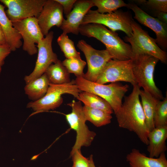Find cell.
Wrapping results in <instances>:
<instances>
[{"instance_id": "21", "label": "cell", "mask_w": 167, "mask_h": 167, "mask_svg": "<svg viewBox=\"0 0 167 167\" xmlns=\"http://www.w3.org/2000/svg\"><path fill=\"white\" fill-rule=\"evenodd\" d=\"M139 96L141 99V105L144 113L146 124L149 131L155 127L153 118L156 106L159 100L148 92L140 90Z\"/></svg>"}, {"instance_id": "27", "label": "cell", "mask_w": 167, "mask_h": 167, "mask_svg": "<svg viewBox=\"0 0 167 167\" xmlns=\"http://www.w3.org/2000/svg\"><path fill=\"white\" fill-rule=\"evenodd\" d=\"M154 124L155 127L167 126V94L162 100H159L154 113Z\"/></svg>"}, {"instance_id": "3", "label": "cell", "mask_w": 167, "mask_h": 167, "mask_svg": "<svg viewBox=\"0 0 167 167\" xmlns=\"http://www.w3.org/2000/svg\"><path fill=\"white\" fill-rule=\"evenodd\" d=\"M132 60L133 73L138 86L156 99L162 100L164 97L154 79L155 67L159 60L143 53L135 54Z\"/></svg>"}, {"instance_id": "24", "label": "cell", "mask_w": 167, "mask_h": 167, "mask_svg": "<svg viewBox=\"0 0 167 167\" xmlns=\"http://www.w3.org/2000/svg\"><path fill=\"white\" fill-rule=\"evenodd\" d=\"M83 111L86 121H88L96 126L106 125L111 122V114L101 110L84 105Z\"/></svg>"}, {"instance_id": "28", "label": "cell", "mask_w": 167, "mask_h": 167, "mask_svg": "<svg viewBox=\"0 0 167 167\" xmlns=\"http://www.w3.org/2000/svg\"><path fill=\"white\" fill-rule=\"evenodd\" d=\"M62 62L70 74H74L76 77H83L84 69L86 63L81 58H66Z\"/></svg>"}, {"instance_id": "26", "label": "cell", "mask_w": 167, "mask_h": 167, "mask_svg": "<svg viewBox=\"0 0 167 167\" xmlns=\"http://www.w3.org/2000/svg\"><path fill=\"white\" fill-rule=\"evenodd\" d=\"M57 42L66 58H81L80 52L76 50L74 42L67 34L63 32L58 38Z\"/></svg>"}, {"instance_id": "14", "label": "cell", "mask_w": 167, "mask_h": 167, "mask_svg": "<svg viewBox=\"0 0 167 167\" xmlns=\"http://www.w3.org/2000/svg\"><path fill=\"white\" fill-rule=\"evenodd\" d=\"M127 7L134 12L135 19L155 32L156 36L155 40L156 44L164 49H167V24L148 14L136 4L128 3Z\"/></svg>"}, {"instance_id": "23", "label": "cell", "mask_w": 167, "mask_h": 167, "mask_svg": "<svg viewBox=\"0 0 167 167\" xmlns=\"http://www.w3.org/2000/svg\"><path fill=\"white\" fill-rule=\"evenodd\" d=\"M77 99L83 102L85 106L101 110L111 114L114 113L110 105L106 101L93 93L81 92Z\"/></svg>"}, {"instance_id": "13", "label": "cell", "mask_w": 167, "mask_h": 167, "mask_svg": "<svg viewBox=\"0 0 167 167\" xmlns=\"http://www.w3.org/2000/svg\"><path fill=\"white\" fill-rule=\"evenodd\" d=\"M13 27L19 32L23 39V49L30 55L37 53L36 45L44 38L37 18L29 17L12 22Z\"/></svg>"}, {"instance_id": "29", "label": "cell", "mask_w": 167, "mask_h": 167, "mask_svg": "<svg viewBox=\"0 0 167 167\" xmlns=\"http://www.w3.org/2000/svg\"><path fill=\"white\" fill-rule=\"evenodd\" d=\"M70 156L73 161L71 167H96L92 155L87 158L83 155L81 150H77Z\"/></svg>"}, {"instance_id": "19", "label": "cell", "mask_w": 167, "mask_h": 167, "mask_svg": "<svg viewBox=\"0 0 167 167\" xmlns=\"http://www.w3.org/2000/svg\"><path fill=\"white\" fill-rule=\"evenodd\" d=\"M4 9L5 6L0 3V25L5 34L7 45L11 51H14L22 45V38L6 16Z\"/></svg>"}, {"instance_id": "15", "label": "cell", "mask_w": 167, "mask_h": 167, "mask_svg": "<svg viewBox=\"0 0 167 167\" xmlns=\"http://www.w3.org/2000/svg\"><path fill=\"white\" fill-rule=\"evenodd\" d=\"M62 7L55 0H46L37 18L42 34L46 36L53 27H61L64 19Z\"/></svg>"}, {"instance_id": "33", "label": "cell", "mask_w": 167, "mask_h": 167, "mask_svg": "<svg viewBox=\"0 0 167 167\" xmlns=\"http://www.w3.org/2000/svg\"><path fill=\"white\" fill-rule=\"evenodd\" d=\"M157 19L164 23L167 24V13L163 12L156 11L155 13Z\"/></svg>"}, {"instance_id": "12", "label": "cell", "mask_w": 167, "mask_h": 167, "mask_svg": "<svg viewBox=\"0 0 167 167\" xmlns=\"http://www.w3.org/2000/svg\"><path fill=\"white\" fill-rule=\"evenodd\" d=\"M46 0H0L7 8L5 13L12 22L28 18H37Z\"/></svg>"}, {"instance_id": "6", "label": "cell", "mask_w": 167, "mask_h": 167, "mask_svg": "<svg viewBox=\"0 0 167 167\" xmlns=\"http://www.w3.org/2000/svg\"><path fill=\"white\" fill-rule=\"evenodd\" d=\"M72 108L71 112L65 115L66 118L71 129L76 133V140L70 155L77 150H81L82 147L89 146L96 135L91 131L86 125V121L83 111L81 102L73 100L67 104Z\"/></svg>"}, {"instance_id": "11", "label": "cell", "mask_w": 167, "mask_h": 167, "mask_svg": "<svg viewBox=\"0 0 167 167\" xmlns=\"http://www.w3.org/2000/svg\"><path fill=\"white\" fill-rule=\"evenodd\" d=\"M54 34L53 31L49 32L37 44L38 55L35 67L30 74L25 76L26 84L40 77L51 64L58 60L57 56L53 52L52 47Z\"/></svg>"}, {"instance_id": "2", "label": "cell", "mask_w": 167, "mask_h": 167, "mask_svg": "<svg viewBox=\"0 0 167 167\" xmlns=\"http://www.w3.org/2000/svg\"><path fill=\"white\" fill-rule=\"evenodd\" d=\"M79 32L83 36L95 38L103 43L113 59L124 61L132 59L133 57L131 45L125 43L117 33L103 25L96 24L81 25Z\"/></svg>"}, {"instance_id": "9", "label": "cell", "mask_w": 167, "mask_h": 167, "mask_svg": "<svg viewBox=\"0 0 167 167\" xmlns=\"http://www.w3.org/2000/svg\"><path fill=\"white\" fill-rule=\"evenodd\" d=\"M118 81L129 82L133 86L137 84L133 73L132 59L124 61L110 59L106 63L95 82L105 84Z\"/></svg>"}, {"instance_id": "32", "label": "cell", "mask_w": 167, "mask_h": 167, "mask_svg": "<svg viewBox=\"0 0 167 167\" xmlns=\"http://www.w3.org/2000/svg\"><path fill=\"white\" fill-rule=\"evenodd\" d=\"M11 52L8 45H0V75L2 66L4 64L5 60Z\"/></svg>"}, {"instance_id": "30", "label": "cell", "mask_w": 167, "mask_h": 167, "mask_svg": "<svg viewBox=\"0 0 167 167\" xmlns=\"http://www.w3.org/2000/svg\"><path fill=\"white\" fill-rule=\"evenodd\" d=\"M138 2L144 4L148 7L156 12H167V0H139Z\"/></svg>"}, {"instance_id": "5", "label": "cell", "mask_w": 167, "mask_h": 167, "mask_svg": "<svg viewBox=\"0 0 167 167\" xmlns=\"http://www.w3.org/2000/svg\"><path fill=\"white\" fill-rule=\"evenodd\" d=\"M81 92L75 84V80H72L69 83L61 84L49 83L45 96L38 100L29 102L27 107L31 108L37 113L54 109L59 107L62 103V94H70L77 99Z\"/></svg>"}, {"instance_id": "34", "label": "cell", "mask_w": 167, "mask_h": 167, "mask_svg": "<svg viewBox=\"0 0 167 167\" xmlns=\"http://www.w3.org/2000/svg\"><path fill=\"white\" fill-rule=\"evenodd\" d=\"M7 45L6 40L4 32L0 25V45Z\"/></svg>"}, {"instance_id": "16", "label": "cell", "mask_w": 167, "mask_h": 167, "mask_svg": "<svg viewBox=\"0 0 167 167\" xmlns=\"http://www.w3.org/2000/svg\"><path fill=\"white\" fill-rule=\"evenodd\" d=\"M93 6L94 5L92 0H77L73 9L66 19H64L60 27L63 32L78 35L79 28L84 18Z\"/></svg>"}, {"instance_id": "8", "label": "cell", "mask_w": 167, "mask_h": 167, "mask_svg": "<svg viewBox=\"0 0 167 167\" xmlns=\"http://www.w3.org/2000/svg\"><path fill=\"white\" fill-rule=\"evenodd\" d=\"M131 26L132 34L130 37L126 36L124 40L130 44L133 56L137 54H147L157 58L163 63H166L167 53L160 48L155 39L151 37L134 19Z\"/></svg>"}, {"instance_id": "10", "label": "cell", "mask_w": 167, "mask_h": 167, "mask_svg": "<svg viewBox=\"0 0 167 167\" xmlns=\"http://www.w3.org/2000/svg\"><path fill=\"white\" fill-rule=\"evenodd\" d=\"M77 46L84 54L88 65L87 71L83 77L95 82L106 63L112 59V57L106 49H95L83 40H79Z\"/></svg>"}, {"instance_id": "22", "label": "cell", "mask_w": 167, "mask_h": 167, "mask_svg": "<svg viewBox=\"0 0 167 167\" xmlns=\"http://www.w3.org/2000/svg\"><path fill=\"white\" fill-rule=\"evenodd\" d=\"M45 73L49 83L53 84H61L71 81L70 74L63 66L62 62L59 59L56 62L51 64Z\"/></svg>"}, {"instance_id": "4", "label": "cell", "mask_w": 167, "mask_h": 167, "mask_svg": "<svg viewBox=\"0 0 167 167\" xmlns=\"http://www.w3.org/2000/svg\"><path fill=\"white\" fill-rule=\"evenodd\" d=\"M75 80L81 91L93 93L106 101L115 114L121 108L122 99L129 88L127 84L114 82L105 85L89 81L83 77H76Z\"/></svg>"}, {"instance_id": "20", "label": "cell", "mask_w": 167, "mask_h": 167, "mask_svg": "<svg viewBox=\"0 0 167 167\" xmlns=\"http://www.w3.org/2000/svg\"><path fill=\"white\" fill-rule=\"evenodd\" d=\"M49 81L45 73L39 78L26 84L25 93L32 101H36L43 97L49 87Z\"/></svg>"}, {"instance_id": "1", "label": "cell", "mask_w": 167, "mask_h": 167, "mask_svg": "<svg viewBox=\"0 0 167 167\" xmlns=\"http://www.w3.org/2000/svg\"><path fill=\"white\" fill-rule=\"evenodd\" d=\"M140 88L137 84L133 86L131 93L124 97V101L115 114L119 126L136 134L140 140L148 145L149 131L139 100Z\"/></svg>"}, {"instance_id": "7", "label": "cell", "mask_w": 167, "mask_h": 167, "mask_svg": "<svg viewBox=\"0 0 167 167\" xmlns=\"http://www.w3.org/2000/svg\"><path fill=\"white\" fill-rule=\"evenodd\" d=\"M133 19L128 12L117 10L110 13L101 14L96 10H90L86 15L81 25L89 24H101L115 32L120 30L124 32L126 36L132 34L131 24Z\"/></svg>"}, {"instance_id": "18", "label": "cell", "mask_w": 167, "mask_h": 167, "mask_svg": "<svg viewBox=\"0 0 167 167\" xmlns=\"http://www.w3.org/2000/svg\"><path fill=\"white\" fill-rule=\"evenodd\" d=\"M167 126L155 127L149 131L147 151L149 157L157 158L167 150Z\"/></svg>"}, {"instance_id": "17", "label": "cell", "mask_w": 167, "mask_h": 167, "mask_svg": "<svg viewBox=\"0 0 167 167\" xmlns=\"http://www.w3.org/2000/svg\"><path fill=\"white\" fill-rule=\"evenodd\" d=\"M126 158L130 167H167L165 153H161L157 158H153L148 157L139 150L133 148Z\"/></svg>"}, {"instance_id": "31", "label": "cell", "mask_w": 167, "mask_h": 167, "mask_svg": "<svg viewBox=\"0 0 167 167\" xmlns=\"http://www.w3.org/2000/svg\"><path fill=\"white\" fill-rule=\"evenodd\" d=\"M62 6L66 18L72 10L76 0H55Z\"/></svg>"}, {"instance_id": "25", "label": "cell", "mask_w": 167, "mask_h": 167, "mask_svg": "<svg viewBox=\"0 0 167 167\" xmlns=\"http://www.w3.org/2000/svg\"><path fill=\"white\" fill-rule=\"evenodd\" d=\"M96 11L101 14L110 13L121 7H127V4L122 0H92Z\"/></svg>"}]
</instances>
